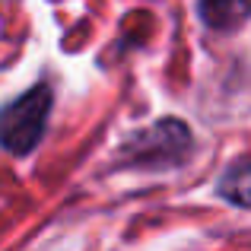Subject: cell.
Segmentation results:
<instances>
[{
  "label": "cell",
  "mask_w": 251,
  "mask_h": 251,
  "mask_svg": "<svg viewBox=\"0 0 251 251\" xmlns=\"http://www.w3.org/2000/svg\"><path fill=\"white\" fill-rule=\"evenodd\" d=\"M194 150V134L181 118H159L150 127L134 130L121 143V162L127 169H172Z\"/></svg>",
  "instance_id": "cell-1"
},
{
  "label": "cell",
  "mask_w": 251,
  "mask_h": 251,
  "mask_svg": "<svg viewBox=\"0 0 251 251\" xmlns=\"http://www.w3.org/2000/svg\"><path fill=\"white\" fill-rule=\"evenodd\" d=\"M51 105H54V92L48 83H38L6 102L0 108V147L13 156H29L48 130Z\"/></svg>",
  "instance_id": "cell-2"
},
{
  "label": "cell",
  "mask_w": 251,
  "mask_h": 251,
  "mask_svg": "<svg viewBox=\"0 0 251 251\" xmlns=\"http://www.w3.org/2000/svg\"><path fill=\"white\" fill-rule=\"evenodd\" d=\"M203 25L213 32H232L251 16V0H197Z\"/></svg>",
  "instance_id": "cell-3"
},
{
  "label": "cell",
  "mask_w": 251,
  "mask_h": 251,
  "mask_svg": "<svg viewBox=\"0 0 251 251\" xmlns=\"http://www.w3.org/2000/svg\"><path fill=\"white\" fill-rule=\"evenodd\" d=\"M220 194L226 197L232 207L251 210V162H242V166L229 169L220 181Z\"/></svg>",
  "instance_id": "cell-4"
}]
</instances>
